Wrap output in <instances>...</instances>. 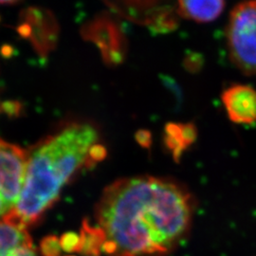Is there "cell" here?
Segmentation results:
<instances>
[{
    "label": "cell",
    "mask_w": 256,
    "mask_h": 256,
    "mask_svg": "<svg viewBox=\"0 0 256 256\" xmlns=\"http://www.w3.org/2000/svg\"><path fill=\"white\" fill-rule=\"evenodd\" d=\"M190 192L171 180L122 178L110 185L96 207V218L114 256H164L190 229Z\"/></svg>",
    "instance_id": "obj_1"
},
{
    "label": "cell",
    "mask_w": 256,
    "mask_h": 256,
    "mask_svg": "<svg viewBox=\"0 0 256 256\" xmlns=\"http://www.w3.org/2000/svg\"><path fill=\"white\" fill-rule=\"evenodd\" d=\"M100 130L88 120L66 124L28 156L25 182L14 209L4 220L27 228L58 198L82 166H92L90 150L100 142Z\"/></svg>",
    "instance_id": "obj_2"
},
{
    "label": "cell",
    "mask_w": 256,
    "mask_h": 256,
    "mask_svg": "<svg viewBox=\"0 0 256 256\" xmlns=\"http://www.w3.org/2000/svg\"><path fill=\"white\" fill-rule=\"evenodd\" d=\"M230 60L246 75H256V0L239 3L226 30Z\"/></svg>",
    "instance_id": "obj_3"
},
{
    "label": "cell",
    "mask_w": 256,
    "mask_h": 256,
    "mask_svg": "<svg viewBox=\"0 0 256 256\" xmlns=\"http://www.w3.org/2000/svg\"><path fill=\"white\" fill-rule=\"evenodd\" d=\"M28 156L20 147L0 138V196L12 210L16 206L23 189Z\"/></svg>",
    "instance_id": "obj_4"
},
{
    "label": "cell",
    "mask_w": 256,
    "mask_h": 256,
    "mask_svg": "<svg viewBox=\"0 0 256 256\" xmlns=\"http://www.w3.org/2000/svg\"><path fill=\"white\" fill-rule=\"evenodd\" d=\"M84 34L101 50L108 64H117L124 61L126 50V38L110 16L94 19L86 26Z\"/></svg>",
    "instance_id": "obj_5"
},
{
    "label": "cell",
    "mask_w": 256,
    "mask_h": 256,
    "mask_svg": "<svg viewBox=\"0 0 256 256\" xmlns=\"http://www.w3.org/2000/svg\"><path fill=\"white\" fill-rule=\"evenodd\" d=\"M221 99L232 122L242 124L256 122V90L254 88L232 84L223 92Z\"/></svg>",
    "instance_id": "obj_6"
},
{
    "label": "cell",
    "mask_w": 256,
    "mask_h": 256,
    "mask_svg": "<svg viewBox=\"0 0 256 256\" xmlns=\"http://www.w3.org/2000/svg\"><path fill=\"white\" fill-rule=\"evenodd\" d=\"M178 12L184 18L207 23L218 18L225 7V0H178Z\"/></svg>",
    "instance_id": "obj_7"
},
{
    "label": "cell",
    "mask_w": 256,
    "mask_h": 256,
    "mask_svg": "<svg viewBox=\"0 0 256 256\" xmlns=\"http://www.w3.org/2000/svg\"><path fill=\"white\" fill-rule=\"evenodd\" d=\"M198 136L194 124H168L164 130V144L178 162L187 147L192 146Z\"/></svg>",
    "instance_id": "obj_8"
},
{
    "label": "cell",
    "mask_w": 256,
    "mask_h": 256,
    "mask_svg": "<svg viewBox=\"0 0 256 256\" xmlns=\"http://www.w3.org/2000/svg\"><path fill=\"white\" fill-rule=\"evenodd\" d=\"M32 245L27 228L9 220H0V256L16 248Z\"/></svg>",
    "instance_id": "obj_9"
},
{
    "label": "cell",
    "mask_w": 256,
    "mask_h": 256,
    "mask_svg": "<svg viewBox=\"0 0 256 256\" xmlns=\"http://www.w3.org/2000/svg\"><path fill=\"white\" fill-rule=\"evenodd\" d=\"M81 238V250L80 252L84 256H101L102 245L106 238L104 230L98 227L95 228L88 221L82 222V229L80 232Z\"/></svg>",
    "instance_id": "obj_10"
},
{
    "label": "cell",
    "mask_w": 256,
    "mask_h": 256,
    "mask_svg": "<svg viewBox=\"0 0 256 256\" xmlns=\"http://www.w3.org/2000/svg\"><path fill=\"white\" fill-rule=\"evenodd\" d=\"M60 246L66 252H80L81 238L75 232H66L60 239Z\"/></svg>",
    "instance_id": "obj_11"
},
{
    "label": "cell",
    "mask_w": 256,
    "mask_h": 256,
    "mask_svg": "<svg viewBox=\"0 0 256 256\" xmlns=\"http://www.w3.org/2000/svg\"><path fill=\"white\" fill-rule=\"evenodd\" d=\"M60 242L57 238L50 236L46 238L42 244V252L43 256H60Z\"/></svg>",
    "instance_id": "obj_12"
},
{
    "label": "cell",
    "mask_w": 256,
    "mask_h": 256,
    "mask_svg": "<svg viewBox=\"0 0 256 256\" xmlns=\"http://www.w3.org/2000/svg\"><path fill=\"white\" fill-rule=\"evenodd\" d=\"M108 156V150L104 146H102L100 142L94 144L90 150V160L92 164H95L96 162H102Z\"/></svg>",
    "instance_id": "obj_13"
},
{
    "label": "cell",
    "mask_w": 256,
    "mask_h": 256,
    "mask_svg": "<svg viewBox=\"0 0 256 256\" xmlns=\"http://www.w3.org/2000/svg\"><path fill=\"white\" fill-rule=\"evenodd\" d=\"M3 256H36V254L34 250L32 245H26L16 248Z\"/></svg>",
    "instance_id": "obj_14"
},
{
    "label": "cell",
    "mask_w": 256,
    "mask_h": 256,
    "mask_svg": "<svg viewBox=\"0 0 256 256\" xmlns=\"http://www.w3.org/2000/svg\"><path fill=\"white\" fill-rule=\"evenodd\" d=\"M136 140L140 146L149 148L152 144V136L147 130H140L136 134Z\"/></svg>",
    "instance_id": "obj_15"
},
{
    "label": "cell",
    "mask_w": 256,
    "mask_h": 256,
    "mask_svg": "<svg viewBox=\"0 0 256 256\" xmlns=\"http://www.w3.org/2000/svg\"><path fill=\"white\" fill-rule=\"evenodd\" d=\"M18 0H0V3H12Z\"/></svg>",
    "instance_id": "obj_16"
},
{
    "label": "cell",
    "mask_w": 256,
    "mask_h": 256,
    "mask_svg": "<svg viewBox=\"0 0 256 256\" xmlns=\"http://www.w3.org/2000/svg\"></svg>",
    "instance_id": "obj_17"
}]
</instances>
